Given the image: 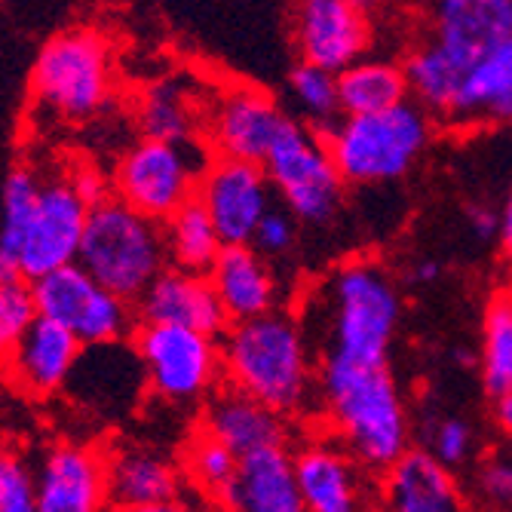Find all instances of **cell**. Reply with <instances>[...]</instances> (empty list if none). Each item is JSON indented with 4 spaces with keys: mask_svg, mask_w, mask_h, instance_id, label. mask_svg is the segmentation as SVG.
Masks as SVG:
<instances>
[{
    "mask_svg": "<svg viewBox=\"0 0 512 512\" xmlns=\"http://www.w3.org/2000/svg\"><path fill=\"white\" fill-rule=\"evenodd\" d=\"M37 322V304L31 283L0 279V365H7L28 329Z\"/></svg>",
    "mask_w": 512,
    "mask_h": 512,
    "instance_id": "e575fe53",
    "label": "cell"
},
{
    "mask_svg": "<svg viewBox=\"0 0 512 512\" xmlns=\"http://www.w3.org/2000/svg\"><path fill=\"white\" fill-rule=\"evenodd\" d=\"M114 96V56L102 31L74 25L40 46L31 65V99L62 123L99 117Z\"/></svg>",
    "mask_w": 512,
    "mask_h": 512,
    "instance_id": "8992f818",
    "label": "cell"
},
{
    "mask_svg": "<svg viewBox=\"0 0 512 512\" xmlns=\"http://www.w3.org/2000/svg\"><path fill=\"white\" fill-rule=\"evenodd\" d=\"M512 123V37L470 77L451 126Z\"/></svg>",
    "mask_w": 512,
    "mask_h": 512,
    "instance_id": "83f0119b",
    "label": "cell"
},
{
    "mask_svg": "<svg viewBox=\"0 0 512 512\" xmlns=\"http://www.w3.org/2000/svg\"><path fill=\"white\" fill-rule=\"evenodd\" d=\"M224 512H307L289 448H270L240 460L234 485L218 503Z\"/></svg>",
    "mask_w": 512,
    "mask_h": 512,
    "instance_id": "cb8c5ba5",
    "label": "cell"
},
{
    "mask_svg": "<svg viewBox=\"0 0 512 512\" xmlns=\"http://www.w3.org/2000/svg\"><path fill=\"white\" fill-rule=\"evenodd\" d=\"M237 470H240V460L203 433H197L188 442V448H184V476H188L194 488L206 494L212 503L224 500L227 488L237 479Z\"/></svg>",
    "mask_w": 512,
    "mask_h": 512,
    "instance_id": "836d02e7",
    "label": "cell"
},
{
    "mask_svg": "<svg viewBox=\"0 0 512 512\" xmlns=\"http://www.w3.org/2000/svg\"><path fill=\"white\" fill-rule=\"evenodd\" d=\"M65 393L89 414L99 417L129 414L138 405V399L148 393L145 368L132 341L86 347L71 381L65 384Z\"/></svg>",
    "mask_w": 512,
    "mask_h": 512,
    "instance_id": "ac0fdd59",
    "label": "cell"
},
{
    "mask_svg": "<svg viewBox=\"0 0 512 512\" xmlns=\"http://www.w3.org/2000/svg\"><path fill=\"white\" fill-rule=\"evenodd\" d=\"M111 512H197L188 500L178 497L169 503H154V506H138V509H111Z\"/></svg>",
    "mask_w": 512,
    "mask_h": 512,
    "instance_id": "ee69618b",
    "label": "cell"
},
{
    "mask_svg": "<svg viewBox=\"0 0 512 512\" xmlns=\"http://www.w3.org/2000/svg\"><path fill=\"white\" fill-rule=\"evenodd\" d=\"M476 497L494 512H512V448L488 451L476 463Z\"/></svg>",
    "mask_w": 512,
    "mask_h": 512,
    "instance_id": "d590c367",
    "label": "cell"
},
{
    "mask_svg": "<svg viewBox=\"0 0 512 512\" xmlns=\"http://www.w3.org/2000/svg\"><path fill=\"white\" fill-rule=\"evenodd\" d=\"M89 224V206L80 200L68 175L43 178V188L37 197V206L31 212L25 240H22V279L50 276L62 267L77 264L83 234Z\"/></svg>",
    "mask_w": 512,
    "mask_h": 512,
    "instance_id": "5bb4252c",
    "label": "cell"
},
{
    "mask_svg": "<svg viewBox=\"0 0 512 512\" xmlns=\"http://www.w3.org/2000/svg\"><path fill=\"white\" fill-rule=\"evenodd\" d=\"M203 436L224 445L237 460L270 448H289V421L261 405L258 399L221 387L203 405Z\"/></svg>",
    "mask_w": 512,
    "mask_h": 512,
    "instance_id": "44dd1931",
    "label": "cell"
},
{
    "mask_svg": "<svg viewBox=\"0 0 512 512\" xmlns=\"http://www.w3.org/2000/svg\"><path fill=\"white\" fill-rule=\"evenodd\" d=\"M209 163L212 154L206 142L169 145L138 138L120 154L111 172L114 200L157 224H166L181 206L197 200Z\"/></svg>",
    "mask_w": 512,
    "mask_h": 512,
    "instance_id": "ba28073f",
    "label": "cell"
},
{
    "mask_svg": "<svg viewBox=\"0 0 512 512\" xmlns=\"http://www.w3.org/2000/svg\"><path fill=\"white\" fill-rule=\"evenodd\" d=\"M197 200L209 212L218 237L227 246H252L258 224L270 209H276V194L264 166L212 157Z\"/></svg>",
    "mask_w": 512,
    "mask_h": 512,
    "instance_id": "2e32d148",
    "label": "cell"
},
{
    "mask_svg": "<svg viewBox=\"0 0 512 512\" xmlns=\"http://www.w3.org/2000/svg\"><path fill=\"white\" fill-rule=\"evenodd\" d=\"M209 283L230 325L286 310L283 279H279L273 261L258 255L252 246H227L209 270Z\"/></svg>",
    "mask_w": 512,
    "mask_h": 512,
    "instance_id": "d6986e66",
    "label": "cell"
},
{
    "mask_svg": "<svg viewBox=\"0 0 512 512\" xmlns=\"http://www.w3.org/2000/svg\"><path fill=\"white\" fill-rule=\"evenodd\" d=\"M37 512H111L108 454L89 442H53L34 463Z\"/></svg>",
    "mask_w": 512,
    "mask_h": 512,
    "instance_id": "e0dca14e",
    "label": "cell"
},
{
    "mask_svg": "<svg viewBox=\"0 0 512 512\" xmlns=\"http://www.w3.org/2000/svg\"><path fill=\"white\" fill-rule=\"evenodd\" d=\"M68 181L74 184V191L80 194V200H83L89 209L102 206V203L111 200V194H114V188H111V175H105L96 163H77V166H71Z\"/></svg>",
    "mask_w": 512,
    "mask_h": 512,
    "instance_id": "f35d334b",
    "label": "cell"
},
{
    "mask_svg": "<svg viewBox=\"0 0 512 512\" xmlns=\"http://www.w3.org/2000/svg\"><path fill=\"white\" fill-rule=\"evenodd\" d=\"M292 46L298 62L344 74L375 56V16L359 0H304L292 10Z\"/></svg>",
    "mask_w": 512,
    "mask_h": 512,
    "instance_id": "7c38bea8",
    "label": "cell"
},
{
    "mask_svg": "<svg viewBox=\"0 0 512 512\" xmlns=\"http://www.w3.org/2000/svg\"><path fill=\"white\" fill-rule=\"evenodd\" d=\"M77 264L111 295L132 307L169 267L163 224L138 215L120 200H105L89 209Z\"/></svg>",
    "mask_w": 512,
    "mask_h": 512,
    "instance_id": "52a82bcc",
    "label": "cell"
},
{
    "mask_svg": "<svg viewBox=\"0 0 512 512\" xmlns=\"http://www.w3.org/2000/svg\"><path fill=\"white\" fill-rule=\"evenodd\" d=\"M497 252H500V264L512 279V188L500 206V237H497Z\"/></svg>",
    "mask_w": 512,
    "mask_h": 512,
    "instance_id": "60d3db41",
    "label": "cell"
},
{
    "mask_svg": "<svg viewBox=\"0 0 512 512\" xmlns=\"http://www.w3.org/2000/svg\"><path fill=\"white\" fill-rule=\"evenodd\" d=\"M338 89H341L344 117L381 114V111L411 102L405 65L390 56H368L356 62L353 68L338 74Z\"/></svg>",
    "mask_w": 512,
    "mask_h": 512,
    "instance_id": "4316f807",
    "label": "cell"
},
{
    "mask_svg": "<svg viewBox=\"0 0 512 512\" xmlns=\"http://www.w3.org/2000/svg\"><path fill=\"white\" fill-rule=\"evenodd\" d=\"M135 313L138 322L145 325H175V329L200 332L209 338H221L230 325L209 276L184 273L175 267H166L157 276V283L135 304Z\"/></svg>",
    "mask_w": 512,
    "mask_h": 512,
    "instance_id": "ffe728a7",
    "label": "cell"
},
{
    "mask_svg": "<svg viewBox=\"0 0 512 512\" xmlns=\"http://www.w3.org/2000/svg\"><path fill=\"white\" fill-rule=\"evenodd\" d=\"M316 414L368 473H387L414 445V414L393 365L319 362Z\"/></svg>",
    "mask_w": 512,
    "mask_h": 512,
    "instance_id": "3957f363",
    "label": "cell"
},
{
    "mask_svg": "<svg viewBox=\"0 0 512 512\" xmlns=\"http://www.w3.org/2000/svg\"><path fill=\"white\" fill-rule=\"evenodd\" d=\"M83 344L62 325L37 316L10 362L4 365L13 387L34 399H50L65 390L83 356Z\"/></svg>",
    "mask_w": 512,
    "mask_h": 512,
    "instance_id": "7402d4cb",
    "label": "cell"
},
{
    "mask_svg": "<svg viewBox=\"0 0 512 512\" xmlns=\"http://www.w3.org/2000/svg\"><path fill=\"white\" fill-rule=\"evenodd\" d=\"M405 298L375 258H347L313 286L301 316L319 362L390 365Z\"/></svg>",
    "mask_w": 512,
    "mask_h": 512,
    "instance_id": "6da1fadb",
    "label": "cell"
},
{
    "mask_svg": "<svg viewBox=\"0 0 512 512\" xmlns=\"http://www.w3.org/2000/svg\"><path fill=\"white\" fill-rule=\"evenodd\" d=\"M264 172L270 178L276 203L292 212L301 224L325 227L341 215L347 184L325 138L298 117H289L279 132L276 145L264 160Z\"/></svg>",
    "mask_w": 512,
    "mask_h": 512,
    "instance_id": "9c48e42d",
    "label": "cell"
},
{
    "mask_svg": "<svg viewBox=\"0 0 512 512\" xmlns=\"http://www.w3.org/2000/svg\"><path fill=\"white\" fill-rule=\"evenodd\" d=\"M163 237H166L169 267L184 270V273L209 276L218 255L224 252V243L200 200H191L188 206H181L163 224Z\"/></svg>",
    "mask_w": 512,
    "mask_h": 512,
    "instance_id": "f1b7e54d",
    "label": "cell"
},
{
    "mask_svg": "<svg viewBox=\"0 0 512 512\" xmlns=\"http://www.w3.org/2000/svg\"><path fill=\"white\" fill-rule=\"evenodd\" d=\"M512 37V0H439L427 31L405 53L411 102L451 123L470 77Z\"/></svg>",
    "mask_w": 512,
    "mask_h": 512,
    "instance_id": "7a4b0ae2",
    "label": "cell"
},
{
    "mask_svg": "<svg viewBox=\"0 0 512 512\" xmlns=\"http://www.w3.org/2000/svg\"><path fill=\"white\" fill-rule=\"evenodd\" d=\"M298 230H301V221L292 212H286L283 206H276L258 224L255 237H252V249L258 255H264L267 261H279L298 246Z\"/></svg>",
    "mask_w": 512,
    "mask_h": 512,
    "instance_id": "74e56055",
    "label": "cell"
},
{
    "mask_svg": "<svg viewBox=\"0 0 512 512\" xmlns=\"http://www.w3.org/2000/svg\"><path fill=\"white\" fill-rule=\"evenodd\" d=\"M31 295L37 316L68 329L83 347L126 344L138 329L135 307L102 289L80 264L34 279Z\"/></svg>",
    "mask_w": 512,
    "mask_h": 512,
    "instance_id": "8fae6325",
    "label": "cell"
},
{
    "mask_svg": "<svg viewBox=\"0 0 512 512\" xmlns=\"http://www.w3.org/2000/svg\"><path fill=\"white\" fill-rule=\"evenodd\" d=\"M292 460L307 512H375L381 503L368 470L332 436L304 439Z\"/></svg>",
    "mask_w": 512,
    "mask_h": 512,
    "instance_id": "9a60e30c",
    "label": "cell"
},
{
    "mask_svg": "<svg viewBox=\"0 0 512 512\" xmlns=\"http://www.w3.org/2000/svg\"><path fill=\"white\" fill-rule=\"evenodd\" d=\"M451 362L457 368H470V371H479V347H454L451 350Z\"/></svg>",
    "mask_w": 512,
    "mask_h": 512,
    "instance_id": "f6af8a7d",
    "label": "cell"
},
{
    "mask_svg": "<svg viewBox=\"0 0 512 512\" xmlns=\"http://www.w3.org/2000/svg\"><path fill=\"white\" fill-rule=\"evenodd\" d=\"M463 221L479 243H497L500 237V209L485 200H470L463 206Z\"/></svg>",
    "mask_w": 512,
    "mask_h": 512,
    "instance_id": "ab89813d",
    "label": "cell"
},
{
    "mask_svg": "<svg viewBox=\"0 0 512 512\" xmlns=\"http://www.w3.org/2000/svg\"><path fill=\"white\" fill-rule=\"evenodd\" d=\"M40 188L43 178L28 166H16L4 181V194H0V279H22V240Z\"/></svg>",
    "mask_w": 512,
    "mask_h": 512,
    "instance_id": "4dcf8cb0",
    "label": "cell"
},
{
    "mask_svg": "<svg viewBox=\"0 0 512 512\" xmlns=\"http://www.w3.org/2000/svg\"><path fill=\"white\" fill-rule=\"evenodd\" d=\"M0 512H37V473L19 454L0 467Z\"/></svg>",
    "mask_w": 512,
    "mask_h": 512,
    "instance_id": "8d00e7d4",
    "label": "cell"
},
{
    "mask_svg": "<svg viewBox=\"0 0 512 512\" xmlns=\"http://www.w3.org/2000/svg\"><path fill=\"white\" fill-rule=\"evenodd\" d=\"M378 494L381 512H473L457 473L417 445L381 476Z\"/></svg>",
    "mask_w": 512,
    "mask_h": 512,
    "instance_id": "603a6c76",
    "label": "cell"
},
{
    "mask_svg": "<svg viewBox=\"0 0 512 512\" xmlns=\"http://www.w3.org/2000/svg\"><path fill=\"white\" fill-rule=\"evenodd\" d=\"M491 421L497 427V433L503 436V442L512 448V393L500 396V399H491Z\"/></svg>",
    "mask_w": 512,
    "mask_h": 512,
    "instance_id": "7bdbcfd3",
    "label": "cell"
},
{
    "mask_svg": "<svg viewBox=\"0 0 512 512\" xmlns=\"http://www.w3.org/2000/svg\"><path fill=\"white\" fill-rule=\"evenodd\" d=\"M286 89H289V99L298 111V120L307 123L310 129H316L319 135H325L344 117L338 74L298 62L286 77Z\"/></svg>",
    "mask_w": 512,
    "mask_h": 512,
    "instance_id": "d6a6232c",
    "label": "cell"
},
{
    "mask_svg": "<svg viewBox=\"0 0 512 512\" xmlns=\"http://www.w3.org/2000/svg\"><path fill=\"white\" fill-rule=\"evenodd\" d=\"M10 454H13V451L7 448V442H4V439H0V467H4V463H7V457H10Z\"/></svg>",
    "mask_w": 512,
    "mask_h": 512,
    "instance_id": "bcb514c9",
    "label": "cell"
},
{
    "mask_svg": "<svg viewBox=\"0 0 512 512\" xmlns=\"http://www.w3.org/2000/svg\"><path fill=\"white\" fill-rule=\"evenodd\" d=\"M436 132L439 120L427 108L405 102L381 114L341 117L322 138L347 188H378L411 175Z\"/></svg>",
    "mask_w": 512,
    "mask_h": 512,
    "instance_id": "5b68a950",
    "label": "cell"
},
{
    "mask_svg": "<svg viewBox=\"0 0 512 512\" xmlns=\"http://www.w3.org/2000/svg\"><path fill=\"white\" fill-rule=\"evenodd\" d=\"M414 433L421 436V451H427L433 460H439L445 470L457 473L470 467L479 451V433L476 427L460 414H442V411H424L414 417Z\"/></svg>",
    "mask_w": 512,
    "mask_h": 512,
    "instance_id": "1f68e13d",
    "label": "cell"
},
{
    "mask_svg": "<svg viewBox=\"0 0 512 512\" xmlns=\"http://www.w3.org/2000/svg\"><path fill=\"white\" fill-rule=\"evenodd\" d=\"M442 261L439 258H417V261H411V267H408V283L411 286H433V283H439V276H442Z\"/></svg>",
    "mask_w": 512,
    "mask_h": 512,
    "instance_id": "b9f144b4",
    "label": "cell"
},
{
    "mask_svg": "<svg viewBox=\"0 0 512 512\" xmlns=\"http://www.w3.org/2000/svg\"><path fill=\"white\" fill-rule=\"evenodd\" d=\"M289 117L273 92L252 83H230L209 102L206 148L212 157L264 166Z\"/></svg>",
    "mask_w": 512,
    "mask_h": 512,
    "instance_id": "4fadbf2b",
    "label": "cell"
},
{
    "mask_svg": "<svg viewBox=\"0 0 512 512\" xmlns=\"http://www.w3.org/2000/svg\"><path fill=\"white\" fill-rule=\"evenodd\" d=\"M132 347L142 359L148 393L166 405H206L224 381L221 341L175 329V325H145L138 322Z\"/></svg>",
    "mask_w": 512,
    "mask_h": 512,
    "instance_id": "30bf717a",
    "label": "cell"
},
{
    "mask_svg": "<svg viewBox=\"0 0 512 512\" xmlns=\"http://www.w3.org/2000/svg\"><path fill=\"white\" fill-rule=\"evenodd\" d=\"M221 341L224 387H234L279 417L319 408V359L304 322L292 310L227 325Z\"/></svg>",
    "mask_w": 512,
    "mask_h": 512,
    "instance_id": "277c9868",
    "label": "cell"
},
{
    "mask_svg": "<svg viewBox=\"0 0 512 512\" xmlns=\"http://www.w3.org/2000/svg\"><path fill=\"white\" fill-rule=\"evenodd\" d=\"M111 509H138L181 497V470L148 445H117L108 451Z\"/></svg>",
    "mask_w": 512,
    "mask_h": 512,
    "instance_id": "484cf974",
    "label": "cell"
},
{
    "mask_svg": "<svg viewBox=\"0 0 512 512\" xmlns=\"http://www.w3.org/2000/svg\"><path fill=\"white\" fill-rule=\"evenodd\" d=\"M206 114L209 102L197 96L194 80L166 74L142 92L135 123L142 129V138L151 142L191 145L200 142V132H206Z\"/></svg>",
    "mask_w": 512,
    "mask_h": 512,
    "instance_id": "d4e9b609",
    "label": "cell"
},
{
    "mask_svg": "<svg viewBox=\"0 0 512 512\" xmlns=\"http://www.w3.org/2000/svg\"><path fill=\"white\" fill-rule=\"evenodd\" d=\"M479 381L491 399L512 393V286L491 295L479 332Z\"/></svg>",
    "mask_w": 512,
    "mask_h": 512,
    "instance_id": "f546056e",
    "label": "cell"
}]
</instances>
